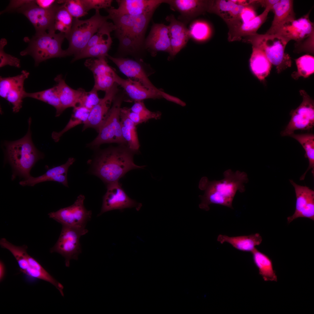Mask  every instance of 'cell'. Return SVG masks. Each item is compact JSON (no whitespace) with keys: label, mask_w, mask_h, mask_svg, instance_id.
<instances>
[{"label":"cell","mask_w":314,"mask_h":314,"mask_svg":"<svg viewBox=\"0 0 314 314\" xmlns=\"http://www.w3.org/2000/svg\"><path fill=\"white\" fill-rule=\"evenodd\" d=\"M224 178L218 181H209L206 176L202 177L199 183V188L204 191V194L199 195L201 201L199 207L206 211L210 210L209 205L215 204L233 209L232 203L238 191L243 193L245 190V184L248 181L247 174L231 169L223 173Z\"/></svg>","instance_id":"obj_1"},{"label":"cell","mask_w":314,"mask_h":314,"mask_svg":"<svg viewBox=\"0 0 314 314\" xmlns=\"http://www.w3.org/2000/svg\"><path fill=\"white\" fill-rule=\"evenodd\" d=\"M154 12L139 15L108 13L115 26V34L119 41V51L134 54L144 50L145 34Z\"/></svg>","instance_id":"obj_2"},{"label":"cell","mask_w":314,"mask_h":314,"mask_svg":"<svg viewBox=\"0 0 314 314\" xmlns=\"http://www.w3.org/2000/svg\"><path fill=\"white\" fill-rule=\"evenodd\" d=\"M133 154L125 144L106 149L95 158L92 172L107 185L119 181L129 171L145 166L134 163Z\"/></svg>","instance_id":"obj_3"},{"label":"cell","mask_w":314,"mask_h":314,"mask_svg":"<svg viewBox=\"0 0 314 314\" xmlns=\"http://www.w3.org/2000/svg\"><path fill=\"white\" fill-rule=\"evenodd\" d=\"M31 122L30 117L27 132L23 137L14 141H6L4 143L7 157L15 172L26 179L31 176V169L43 156L33 142L30 128Z\"/></svg>","instance_id":"obj_4"},{"label":"cell","mask_w":314,"mask_h":314,"mask_svg":"<svg viewBox=\"0 0 314 314\" xmlns=\"http://www.w3.org/2000/svg\"><path fill=\"white\" fill-rule=\"evenodd\" d=\"M242 40L263 51L272 64L276 66L278 72L291 66V58L285 52L286 47L289 41L281 36L276 34L257 33L245 37Z\"/></svg>","instance_id":"obj_5"},{"label":"cell","mask_w":314,"mask_h":314,"mask_svg":"<svg viewBox=\"0 0 314 314\" xmlns=\"http://www.w3.org/2000/svg\"><path fill=\"white\" fill-rule=\"evenodd\" d=\"M53 30L36 33L29 40L28 47L20 52V55H31L36 66L50 58L67 56L65 50H63L61 47L65 35L61 32L56 33Z\"/></svg>","instance_id":"obj_6"},{"label":"cell","mask_w":314,"mask_h":314,"mask_svg":"<svg viewBox=\"0 0 314 314\" xmlns=\"http://www.w3.org/2000/svg\"><path fill=\"white\" fill-rule=\"evenodd\" d=\"M108 19L107 16L101 15L98 10L89 19L80 20L74 18L71 30L66 38L69 43L68 48L65 50L67 56H75L84 49L91 38Z\"/></svg>","instance_id":"obj_7"},{"label":"cell","mask_w":314,"mask_h":314,"mask_svg":"<svg viewBox=\"0 0 314 314\" xmlns=\"http://www.w3.org/2000/svg\"><path fill=\"white\" fill-rule=\"evenodd\" d=\"M123 100L122 95H117L115 96L98 135L88 144V147L97 148L101 144L112 143L126 145L122 135L120 119L121 105Z\"/></svg>","instance_id":"obj_8"},{"label":"cell","mask_w":314,"mask_h":314,"mask_svg":"<svg viewBox=\"0 0 314 314\" xmlns=\"http://www.w3.org/2000/svg\"><path fill=\"white\" fill-rule=\"evenodd\" d=\"M59 238L55 245L50 249L51 253L56 252L65 258V265L69 267L72 259L77 260L82 252L80 242L81 237L88 233L86 228H80L62 225Z\"/></svg>","instance_id":"obj_9"},{"label":"cell","mask_w":314,"mask_h":314,"mask_svg":"<svg viewBox=\"0 0 314 314\" xmlns=\"http://www.w3.org/2000/svg\"><path fill=\"white\" fill-rule=\"evenodd\" d=\"M58 1L51 7L44 9L38 6L35 0H27L20 7L16 10L24 15L33 25L36 33L53 30L55 27L56 15L60 6Z\"/></svg>","instance_id":"obj_10"},{"label":"cell","mask_w":314,"mask_h":314,"mask_svg":"<svg viewBox=\"0 0 314 314\" xmlns=\"http://www.w3.org/2000/svg\"><path fill=\"white\" fill-rule=\"evenodd\" d=\"M303 101L296 109L291 111L288 124L281 132L282 136H290L297 130L310 131L314 126V102L304 91H300Z\"/></svg>","instance_id":"obj_11"},{"label":"cell","mask_w":314,"mask_h":314,"mask_svg":"<svg viewBox=\"0 0 314 314\" xmlns=\"http://www.w3.org/2000/svg\"><path fill=\"white\" fill-rule=\"evenodd\" d=\"M84 195H80L72 205L61 208L56 212L49 213L48 215L62 225L73 227L85 228L86 225L91 218L92 213L85 207Z\"/></svg>","instance_id":"obj_12"},{"label":"cell","mask_w":314,"mask_h":314,"mask_svg":"<svg viewBox=\"0 0 314 314\" xmlns=\"http://www.w3.org/2000/svg\"><path fill=\"white\" fill-rule=\"evenodd\" d=\"M253 1L212 0L208 12L215 14L222 18L228 27V31H230L242 23L240 15L242 10L246 6Z\"/></svg>","instance_id":"obj_13"},{"label":"cell","mask_w":314,"mask_h":314,"mask_svg":"<svg viewBox=\"0 0 314 314\" xmlns=\"http://www.w3.org/2000/svg\"><path fill=\"white\" fill-rule=\"evenodd\" d=\"M142 204L130 198L126 194L119 181L107 185V190L103 197L100 216L103 213L114 210H123L135 208L139 210Z\"/></svg>","instance_id":"obj_14"},{"label":"cell","mask_w":314,"mask_h":314,"mask_svg":"<svg viewBox=\"0 0 314 314\" xmlns=\"http://www.w3.org/2000/svg\"><path fill=\"white\" fill-rule=\"evenodd\" d=\"M314 24L310 20L309 13L297 19L287 21L269 34L279 35L289 41L299 42L314 35Z\"/></svg>","instance_id":"obj_15"},{"label":"cell","mask_w":314,"mask_h":314,"mask_svg":"<svg viewBox=\"0 0 314 314\" xmlns=\"http://www.w3.org/2000/svg\"><path fill=\"white\" fill-rule=\"evenodd\" d=\"M118 85L115 83L105 91L104 97L91 110L87 119L83 123V131L91 128L98 132L106 119L111 104L118 92Z\"/></svg>","instance_id":"obj_16"},{"label":"cell","mask_w":314,"mask_h":314,"mask_svg":"<svg viewBox=\"0 0 314 314\" xmlns=\"http://www.w3.org/2000/svg\"><path fill=\"white\" fill-rule=\"evenodd\" d=\"M290 182L294 187L296 197L295 211L287 217L289 224L299 217H305L314 220V191L306 186L299 185L292 179Z\"/></svg>","instance_id":"obj_17"},{"label":"cell","mask_w":314,"mask_h":314,"mask_svg":"<svg viewBox=\"0 0 314 314\" xmlns=\"http://www.w3.org/2000/svg\"><path fill=\"white\" fill-rule=\"evenodd\" d=\"M212 0H165L170 8L179 12L180 21L185 24L208 12Z\"/></svg>","instance_id":"obj_18"},{"label":"cell","mask_w":314,"mask_h":314,"mask_svg":"<svg viewBox=\"0 0 314 314\" xmlns=\"http://www.w3.org/2000/svg\"><path fill=\"white\" fill-rule=\"evenodd\" d=\"M118 7L106 9L108 13L117 15H139L154 12L165 0H117Z\"/></svg>","instance_id":"obj_19"},{"label":"cell","mask_w":314,"mask_h":314,"mask_svg":"<svg viewBox=\"0 0 314 314\" xmlns=\"http://www.w3.org/2000/svg\"><path fill=\"white\" fill-rule=\"evenodd\" d=\"M144 49L153 56L160 51L166 52L172 57L168 26L163 24H153L144 43Z\"/></svg>","instance_id":"obj_20"},{"label":"cell","mask_w":314,"mask_h":314,"mask_svg":"<svg viewBox=\"0 0 314 314\" xmlns=\"http://www.w3.org/2000/svg\"><path fill=\"white\" fill-rule=\"evenodd\" d=\"M114 80L115 82L122 87L129 97L135 101L162 98L167 99L170 96L164 92H160L149 89L138 81L130 78L126 79L122 78L115 72Z\"/></svg>","instance_id":"obj_21"},{"label":"cell","mask_w":314,"mask_h":314,"mask_svg":"<svg viewBox=\"0 0 314 314\" xmlns=\"http://www.w3.org/2000/svg\"><path fill=\"white\" fill-rule=\"evenodd\" d=\"M108 57L127 77L139 81L147 88L158 92L163 91L156 87L150 81L144 67L139 61L123 57H115L108 55Z\"/></svg>","instance_id":"obj_22"},{"label":"cell","mask_w":314,"mask_h":314,"mask_svg":"<svg viewBox=\"0 0 314 314\" xmlns=\"http://www.w3.org/2000/svg\"><path fill=\"white\" fill-rule=\"evenodd\" d=\"M29 74L27 71L22 70L16 76L5 77L3 80V88L6 96V99L13 106V111L15 113L19 112L22 107L24 98V82Z\"/></svg>","instance_id":"obj_23"},{"label":"cell","mask_w":314,"mask_h":314,"mask_svg":"<svg viewBox=\"0 0 314 314\" xmlns=\"http://www.w3.org/2000/svg\"><path fill=\"white\" fill-rule=\"evenodd\" d=\"M168 26L172 57L176 55L187 44L190 38L189 30L186 24L177 20L173 15L167 16Z\"/></svg>","instance_id":"obj_24"},{"label":"cell","mask_w":314,"mask_h":314,"mask_svg":"<svg viewBox=\"0 0 314 314\" xmlns=\"http://www.w3.org/2000/svg\"><path fill=\"white\" fill-rule=\"evenodd\" d=\"M75 161L73 158H69L64 164L48 170L42 175L34 177L30 176L19 182L22 186H33L39 183L47 181H56L68 187L67 173L69 167Z\"/></svg>","instance_id":"obj_25"},{"label":"cell","mask_w":314,"mask_h":314,"mask_svg":"<svg viewBox=\"0 0 314 314\" xmlns=\"http://www.w3.org/2000/svg\"><path fill=\"white\" fill-rule=\"evenodd\" d=\"M270 10L265 8L264 11L254 19L247 22L242 23L239 26L228 33L229 42L240 41L244 37L257 33L256 32L266 20Z\"/></svg>","instance_id":"obj_26"},{"label":"cell","mask_w":314,"mask_h":314,"mask_svg":"<svg viewBox=\"0 0 314 314\" xmlns=\"http://www.w3.org/2000/svg\"><path fill=\"white\" fill-rule=\"evenodd\" d=\"M54 80L56 83V86L64 111L68 108H74L77 106L84 90L82 88L77 90L72 88L67 84L61 74L57 75Z\"/></svg>","instance_id":"obj_27"},{"label":"cell","mask_w":314,"mask_h":314,"mask_svg":"<svg viewBox=\"0 0 314 314\" xmlns=\"http://www.w3.org/2000/svg\"><path fill=\"white\" fill-rule=\"evenodd\" d=\"M217 240L222 244L225 242L228 243L240 251L251 253L256 248V246L261 244L263 239L260 234L257 233L249 235L233 237L220 234Z\"/></svg>","instance_id":"obj_28"},{"label":"cell","mask_w":314,"mask_h":314,"mask_svg":"<svg viewBox=\"0 0 314 314\" xmlns=\"http://www.w3.org/2000/svg\"><path fill=\"white\" fill-rule=\"evenodd\" d=\"M293 0H281L271 8L274 14L272 25L266 33H270L284 23L295 19L293 7Z\"/></svg>","instance_id":"obj_29"},{"label":"cell","mask_w":314,"mask_h":314,"mask_svg":"<svg viewBox=\"0 0 314 314\" xmlns=\"http://www.w3.org/2000/svg\"><path fill=\"white\" fill-rule=\"evenodd\" d=\"M272 64L264 52L260 49L252 47L249 59L250 69L252 74L260 81H263L269 74Z\"/></svg>","instance_id":"obj_30"},{"label":"cell","mask_w":314,"mask_h":314,"mask_svg":"<svg viewBox=\"0 0 314 314\" xmlns=\"http://www.w3.org/2000/svg\"><path fill=\"white\" fill-rule=\"evenodd\" d=\"M251 253L254 263L264 280L277 281V277L271 259L256 248Z\"/></svg>","instance_id":"obj_31"},{"label":"cell","mask_w":314,"mask_h":314,"mask_svg":"<svg viewBox=\"0 0 314 314\" xmlns=\"http://www.w3.org/2000/svg\"><path fill=\"white\" fill-rule=\"evenodd\" d=\"M122 135L128 148L134 153L139 151L140 143L134 123L124 114L120 115Z\"/></svg>","instance_id":"obj_32"},{"label":"cell","mask_w":314,"mask_h":314,"mask_svg":"<svg viewBox=\"0 0 314 314\" xmlns=\"http://www.w3.org/2000/svg\"><path fill=\"white\" fill-rule=\"evenodd\" d=\"M289 136L297 140L302 146L305 153V157L307 158L309 162L308 167L304 173L300 177L301 181L304 179L308 172L311 170L314 175V135L311 133L295 134L293 133Z\"/></svg>","instance_id":"obj_33"},{"label":"cell","mask_w":314,"mask_h":314,"mask_svg":"<svg viewBox=\"0 0 314 314\" xmlns=\"http://www.w3.org/2000/svg\"><path fill=\"white\" fill-rule=\"evenodd\" d=\"M27 97L40 100L53 106L56 110V117L60 116L64 111L60 104L56 86L36 92L29 93L25 91L24 98Z\"/></svg>","instance_id":"obj_34"},{"label":"cell","mask_w":314,"mask_h":314,"mask_svg":"<svg viewBox=\"0 0 314 314\" xmlns=\"http://www.w3.org/2000/svg\"><path fill=\"white\" fill-rule=\"evenodd\" d=\"M112 42L110 35L99 43L90 48L84 49L75 55L72 62L86 58H106Z\"/></svg>","instance_id":"obj_35"},{"label":"cell","mask_w":314,"mask_h":314,"mask_svg":"<svg viewBox=\"0 0 314 314\" xmlns=\"http://www.w3.org/2000/svg\"><path fill=\"white\" fill-rule=\"evenodd\" d=\"M91 110L80 106L74 108L73 113L69 121L65 128L59 132H53L51 137L56 142H58L60 137L66 132L77 125L84 123L87 120Z\"/></svg>","instance_id":"obj_36"},{"label":"cell","mask_w":314,"mask_h":314,"mask_svg":"<svg viewBox=\"0 0 314 314\" xmlns=\"http://www.w3.org/2000/svg\"><path fill=\"white\" fill-rule=\"evenodd\" d=\"M297 71L292 74V77L297 79L300 76L306 78L314 72V58L308 55L303 56L295 60Z\"/></svg>","instance_id":"obj_37"},{"label":"cell","mask_w":314,"mask_h":314,"mask_svg":"<svg viewBox=\"0 0 314 314\" xmlns=\"http://www.w3.org/2000/svg\"><path fill=\"white\" fill-rule=\"evenodd\" d=\"M189 30L190 38L199 41L207 39L211 33L209 25L205 22L201 21L194 23Z\"/></svg>","instance_id":"obj_38"},{"label":"cell","mask_w":314,"mask_h":314,"mask_svg":"<svg viewBox=\"0 0 314 314\" xmlns=\"http://www.w3.org/2000/svg\"><path fill=\"white\" fill-rule=\"evenodd\" d=\"M58 3L62 4L74 18L78 19L88 14L83 0H58Z\"/></svg>","instance_id":"obj_39"},{"label":"cell","mask_w":314,"mask_h":314,"mask_svg":"<svg viewBox=\"0 0 314 314\" xmlns=\"http://www.w3.org/2000/svg\"><path fill=\"white\" fill-rule=\"evenodd\" d=\"M114 70L111 73L104 74L94 76V84L93 88L97 91H106L115 83L114 80Z\"/></svg>","instance_id":"obj_40"},{"label":"cell","mask_w":314,"mask_h":314,"mask_svg":"<svg viewBox=\"0 0 314 314\" xmlns=\"http://www.w3.org/2000/svg\"><path fill=\"white\" fill-rule=\"evenodd\" d=\"M97 91L94 88L88 92H86L84 90L80 97L77 106L84 107L91 110L101 99L98 96Z\"/></svg>","instance_id":"obj_41"},{"label":"cell","mask_w":314,"mask_h":314,"mask_svg":"<svg viewBox=\"0 0 314 314\" xmlns=\"http://www.w3.org/2000/svg\"><path fill=\"white\" fill-rule=\"evenodd\" d=\"M130 109L131 111L138 114L147 121L152 119H158L161 116L160 112H152L148 109L143 101H135L134 104Z\"/></svg>","instance_id":"obj_42"},{"label":"cell","mask_w":314,"mask_h":314,"mask_svg":"<svg viewBox=\"0 0 314 314\" xmlns=\"http://www.w3.org/2000/svg\"><path fill=\"white\" fill-rule=\"evenodd\" d=\"M7 44L6 40L2 38L0 41V67L9 65L17 67H20V60L17 58L6 53L4 47Z\"/></svg>","instance_id":"obj_43"},{"label":"cell","mask_w":314,"mask_h":314,"mask_svg":"<svg viewBox=\"0 0 314 314\" xmlns=\"http://www.w3.org/2000/svg\"><path fill=\"white\" fill-rule=\"evenodd\" d=\"M56 21H59L71 29L73 22V17L63 4L60 5L56 15Z\"/></svg>","instance_id":"obj_44"},{"label":"cell","mask_w":314,"mask_h":314,"mask_svg":"<svg viewBox=\"0 0 314 314\" xmlns=\"http://www.w3.org/2000/svg\"><path fill=\"white\" fill-rule=\"evenodd\" d=\"M87 12L94 9L96 10L111 7L112 0H83Z\"/></svg>","instance_id":"obj_45"},{"label":"cell","mask_w":314,"mask_h":314,"mask_svg":"<svg viewBox=\"0 0 314 314\" xmlns=\"http://www.w3.org/2000/svg\"><path fill=\"white\" fill-rule=\"evenodd\" d=\"M257 1V0H254L252 2L246 6L244 8L240 15L242 23L250 22L257 16L254 5Z\"/></svg>","instance_id":"obj_46"},{"label":"cell","mask_w":314,"mask_h":314,"mask_svg":"<svg viewBox=\"0 0 314 314\" xmlns=\"http://www.w3.org/2000/svg\"><path fill=\"white\" fill-rule=\"evenodd\" d=\"M36 4L40 8L48 9L52 7L57 2L54 0H35Z\"/></svg>","instance_id":"obj_47"},{"label":"cell","mask_w":314,"mask_h":314,"mask_svg":"<svg viewBox=\"0 0 314 314\" xmlns=\"http://www.w3.org/2000/svg\"><path fill=\"white\" fill-rule=\"evenodd\" d=\"M279 0H258L259 3L265 8H268L271 10L273 5L277 3Z\"/></svg>","instance_id":"obj_48"},{"label":"cell","mask_w":314,"mask_h":314,"mask_svg":"<svg viewBox=\"0 0 314 314\" xmlns=\"http://www.w3.org/2000/svg\"><path fill=\"white\" fill-rule=\"evenodd\" d=\"M6 274L5 266L2 261L0 262V281L1 282L4 278Z\"/></svg>","instance_id":"obj_49"}]
</instances>
